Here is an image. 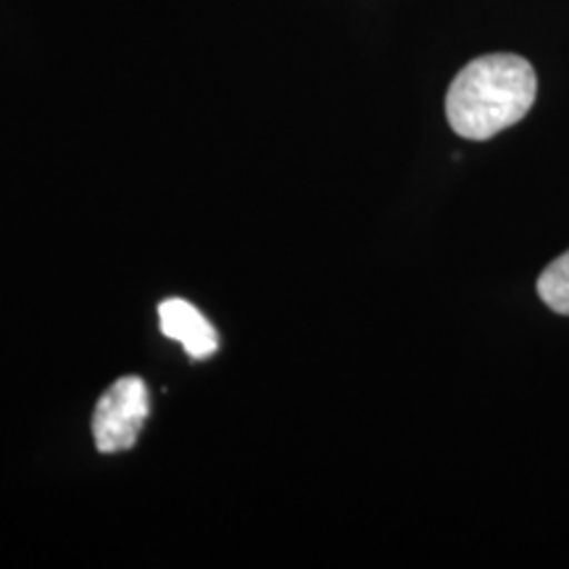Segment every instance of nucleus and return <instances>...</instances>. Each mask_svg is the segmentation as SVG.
Returning a JSON list of instances; mask_svg holds the SVG:
<instances>
[{
    "label": "nucleus",
    "instance_id": "obj_3",
    "mask_svg": "<svg viewBox=\"0 0 569 569\" xmlns=\"http://www.w3.org/2000/svg\"><path fill=\"white\" fill-rule=\"evenodd\" d=\"M159 319H161V332L167 338H172L188 351L190 359H209L217 353L219 338L213 332L201 311L193 303L182 301V298H167L159 306Z\"/></svg>",
    "mask_w": 569,
    "mask_h": 569
},
{
    "label": "nucleus",
    "instance_id": "obj_4",
    "mask_svg": "<svg viewBox=\"0 0 569 569\" xmlns=\"http://www.w3.org/2000/svg\"><path fill=\"white\" fill-rule=\"evenodd\" d=\"M538 296L551 311L569 317V251L553 259L538 277Z\"/></svg>",
    "mask_w": 569,
    "mask_h": 569
},
{
    "label": "nucleus",
    "instance_id": "obj_2",
    "mask_svg": "<svg viewBox=\"0 0 569 569\" xmlns=\"http://www.w3.org/2000/svg\"><path fill=\"white\" fill-rule=\"evenodd\" d=\"M148 411V388L140 377H122L106 390L92 415V438L101 453H119L138 443Z\"/></svg>",
    "mask_w": 569,
    "mask_h": 569
},
{
    "label": "nucleus",
    "instance_id": "obj_1",
    "mask_svg": "<svg viewBox=\"0 0 569 569\" xmlns=\"http://www.w3.org/2000/svg\"><path fill=\"white\" fill-rule=\"evenodd\" d=\"M538 96V77L528 59L490 53L469 61L446 96L451 130L467 140H490L528 117Z\"/></svg>",
    "mask_w": 569,
    "mask_h": 569
}]
</instances>
